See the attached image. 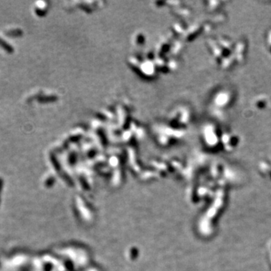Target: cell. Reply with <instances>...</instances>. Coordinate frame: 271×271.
<instances>
[{
  "label": "cell",
  "instance_id": "1",
  "mask_svg": "<svg viewBox=\"0 0 271 271\" xmlns=\"http://www.w3.org/2000/svg\"><path fill=\"white\" fill-rule=\"evenodd\" d=\"M0 47L2 48L5 51H6L9 53H12L13 52V48L9 44H8L5 41H4L3 39H2L0 38Z\"/></svg>",
  "mask_w": 271,
  "mask_h": 271
}]
</instances>
